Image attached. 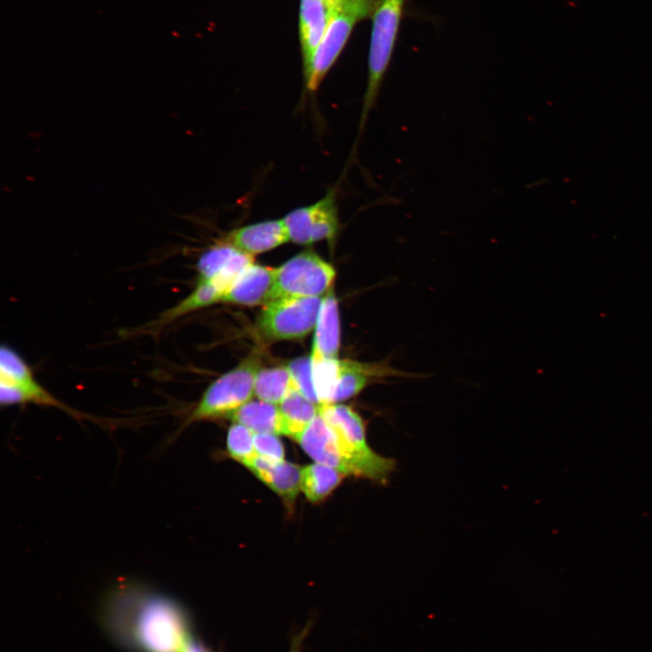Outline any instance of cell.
Here are the masks:
<instances>
[{"mask_svg": "<svg viewBox=\"0 0 652 652\" xmlns=\"http://www.w3.org/2000/svg\"><path fill=\"white\" fill-rule=\"evenodd\" d=\"M101 618L109 636L132 652H183L194 637L188 612L178 601L134 581L110 591Z\"/></svg>", "mask_w": 652, "mask_h": 652, "instance_id": "obj_1", "label": "cell"}, {"mask_svg": "<svg viewBox=\"0 0 652 652\" xmlns=\"http://www.w3.org/2000/svg\"><path fill=\"white\" fill-rule=\"evenodd\" d=\"M295 441L315 463L331 466L344 475L385 484L395 469L396 464L392 458L378 453L362 455L351 450L320 414Z\"/></svg>", "mask_w": 652, "mask_h": 652, "instance_id": "obj_2", "label": "cell"}, {"mask_svg": "<svg viewBox=\"0 0 652 652\" xmlns=\"http://www.w3.org/2000/svg\"><path fill=\"white\" fill-rule=\"evenodd\" d=\"M408 0H377L371 14L368 81L363 96L358 139L374 107L390 65Z\"/></svg>", "mask_w": 652, "mask_h": 652, "instance_id": "obj_3", "label": "cell"}, {"mask_svg": "<svg viewBox=\"0 0 652 652\" xmlns=\"http://www.w3.org/2000/svg\"><path fill=\"white\" fill-rule=\"evenodd\" d=\"M0 402L5 407L26 404L50 407L76 419L98 421L54 397L37 380L25 360L9 346H2L0 351Z\"/></svg>", "mask_w": 652, "mask_h": 652, "instance_id": "obj_4", "label": "cell"}, {"mask_svg": "<svg viewBox=\"0 0 652 652\" xmlns=\"http://www.w3.org/2000/svg\"><path fill=\"white\" fill-rule=\"evenodd\" d=\"M259 369L258 360L251 357L215 380L205 390L186 419L185 426L197 421L228 417L251 400Z\"/></svg>", "mask_w": 652, "mask_h": 652, "instance_id": "obj_5", "label": "cell"}, {"mask_svg": "<svg viewBox=\"0 0 652 652\" xmlns=\"http://www.w3.org/2000/svg\"><path fill=\"white\" fill-rule=\"evenodd\" d=\"M322 297H283L265 304L258 318L262 335L272 340L301 339L315 328Z\"/></svg>", "mask_w": 652, "mask_h": 652, "instance_id": "obj_6", "label": "cell"}, {"mask_svg": "<svg viewBox=\"0 0 652 652\" xmlns=\"http://www.w3.org/2000/svg\"><path fill=\"white\" fill-rule=\"evenodd\" d=\"M334 268L312 251H303L275 268L274 300L321 297L331 289Z\"/></svg>", "mask_w": 652, "mask_h": 652, "instance_id": "obj_7", "label": "cell"}, {"mask_svg": "<svg viewBox=\"0 0 652 652\" xmlns=\"http://www.w3.org/2000/svg\"><path fill=\"white\" fill-rule=\"evenodd\" d=\"M290 241L311 244L333 242L340 229L335 192L331 190L319 201L289 212L283 218Z\"/></svg>", "mask_w": 652, "mask_h": 652, "instance_id": "obj_8", "label": "cell"}, {"mask_svg": "<svg viewBox=\"0 0 652 652\" xmlns=\"http://www.w3.org/2000/svg\"><path fill=\"white\" fill-rule=\"evenodd\" d=\"M362 20V17L353 12L333 10L325 34L308 69L303 72L307 90L314 91L319 88L346 46L355 25Z\"/></svg>", "mask_w": 652, "mask_h": 652, "instance_id": "obj_9", "label": "cell"}, {"mask_svg": "<svg viewBox=\"0 0 652 652\" xmlns=\"http://www.w3.org/2000/svg\"><path fill=\"white\" fill-rule=\"evenodd\" d=\"M275 268L252 264L224 295L222 302L240 305L267 304L274 300Z\"/></svg>", "mask_w": 652, "mask_h": 652, "instance_id": "obj_10", "label": "cell"}, {"mask_svg": "<svg viewBox=\"0 0 652 652\" xmlns=\"http://www.w3.org/2000/svg\"><path fill=\"white\" fill-rule=\"evenodd\" d=\"M257 478L275 492L290 511L301 490L302 468L285 460L273 462L256 455L245 465Z\"/></svg>", "mask_w": 652, "mask_h": 652, "instance_id": "obj_11", "label": "cell"}, {"mask_svg": "<svg viewBox=\"0 0 652 652\" xmlns=\"http://www.w3.org/2000/svg\"><path fill=\"white\" fill-rule=\"evenodd\" d=\"M333 14L325 0H300L298 35L303 72L308 69Z\"/></svg>", "mask_w": 652, "mask_h": 652, "instance_id": "obj_12", "label": "cell"}, {"mask_svg": "<svg viewBox=\"0 0 652 652\" xmlns=\"http://www.w3.org/2000/svg\"><path fill=\"white\" fill-rule=\"evenodd\" d=\"M289 240L283 219H273L236 228L226 235L224 242L254 255L270 251Z\"/></svg>", "mask_w": 652, "mask_h": 652, "instance_id": "obj_13", "label": "cell"}, {"mask_svg": "<svg viewBox=\"0 0 652 652\" xmlns=\"http://www.w3.org/2000/svg\"><path fill=\"white\" fill-rule=\"evenodd\" d=\"M319 414L350 448L361 454L374 452L367 443L364 422L354 409L340 404H322Z\"/></svg>", "mask_w": 652, "mask_h": 652, "instance_id": "obj_14", "label": "cell"}, {"mask_svg": "<svg viewBox=\"0 0 652 652\" xmlns=\"http://www.w3.org/2000/svg\"><path fill=\"white\" fill-rule=\"evenodd\" d=\"M314 329L311 358H337L340 348V317L332 289L322 297Z\"/></svg>", "mask_w": 652, "mask_h": 652, "instance_id": "obj_15", "label": "cell"}, {"mask_svg": "<svg viewBox=\"0 0 652 652\" xmlns=\"http://www.w3.org/2000/svg\"><path fill=\"white\" fill-rule=\"evenodd\" d=\"M282 435L296 439L319 414V405L306 398L293 386L279 404Z\"/></svg>", "mask_w": 652, "mask_h": 652, "instance_id": "obj_16", "label": "cell"}, {"mask_svg": "<svg viewBox=\"0 0 652 652\" xmlns=\"http://www.w3.org/2000/svg\"><path fill=\"white\" fill-rule=\"evenodd\" d=\"M253 433L282 434V417L274 404L264 400H249L228 416Z\"/></svg>", "mask_w": 652, "mask_h": 652, "instance_id": "obj_17", "label": "cell"}, {"mask_svg": "<svg viewBox=\"0 0 652 652\" xmlns=\"http://www.w3.org/2000/svg\"><path fill=\"white\" fill-rule=\"evenodd\" d=\"M345 475L319 463L302 468L301 490L312 503L323 501L340 484Z\"/></svg>", "mask_w": 652, "mask_h": 652, "instance_id": "obj_18", "label": "cell"}, {"mask_svg": "<svg viewBox=\"0 0 652 652\" xmlns=\"http://www.w3.org/2000/svg\"><path fill=\"white\" fill-rule=\"evenodd\" d=\"M294 386L287 367L259 369L254 381V395L261 400L280 404Z\"/></svg>", "mask_w": 652, "mask_h": 652, "instance_id": "obj_19", "label": "cell"}, {"mask_svg": "<svg viewBox=\"0 0 652 652\" xmlns=\"http://www.w3.org/2000/svg\"><path fill=\"white\" fill-rule=\"evenodd\" d=\"M339 366L337 358L312 359V380L320 405L333 403Z\"/></svg>", "mask_w": 652, "mask_h": 652, "instance_id": "obj_20", "label": "cell"}, {"mask_svg": "<svg viewBox=\"0 0 652 652\" xmlns=\"http://www.w3.org/2000/svg\"><path fill=\"white\" fill-rule=\"evenodd\" d=\"M235 246L222 242L204 252L197 262L198 280H208L218 273L237 253Z\"/></svg>", "mask_w": 652, "mask_h": 652, "instance_id": "obj_21", "label": "cell"}, {"mask_svg": "<svg viewBox=\"0 0 652 652\" xmlns=\"http://www.w3.org/2000/svg\"><path fill=\"white\" fill-rule=\"evenodd\" d=\"M226 448L232 458L244 465L257 455L254 445V433L238 423L233 424L228 429Z\"/></svg>", "mask_w": 652, "mask_h": 652, "instance_id": "obj_22", "label": "cell"}, {"mask_svg": "<svg viewBox=\"0 0 652 652\" xmlns=\"http://www.w3.org/2000/svg\"><path fill=\"white\" fill-rule=\"evenodd\" d=\"M287 368L295 388L306 398L320 406L312 380L311 356L296 358L288 364Z\"/></svg>", "mask_w": 652, "mask_h": 652, "instance_id": "obj_23", "label": "cell"}, {"mask_svg": "<svg viewBox=\"0 0 652 652\" xmlns=\"http://www.w3.org/2000/svg\"><path fill=\"white\" fill-rule=\"evenodd\" d=\"M254 445L257 455L273 462L284 460V448L277 435L254 433Z\"/></svg>", "mask_w": 652, "mask_h": 652, "instance_id": "obj_24", "label": "cell"}, {"mask_svg": "<svg viewBox=\"0 0 652 652\" xmlns=\"http://www.w3.org/2000/svg\"><path fill=\"white\" fill-rule=\"evenodd\" d=\"M333 10L350 11L363 20L371 17L377 0H325Z\"/></svg>", "mask_w": 652, "mask_h": 652, "instance_id": "obj_25", "label": "cell"}, {"mask_svg": "<svg viewBox=\"0 0 652 652\" xmlns=\"http://www.w3.org/2000/svg\"><path fill=\"white\" fill-rule=\"evenodd\" d=\"M311 623H308L299 633L292 637L289 652H300L303 641L309 633Z\"/></svg>", "mask_w": 652, "mask_h": 652, "instance_id": "obj_26", "label": "cell"}, {"mask_svg": "<svg viewBox=\"0 0 652 652\" xmlns=\"http://www.w3.org/2000/svg\"><path fill=\"white\" fill-rule=\"evenodd\" d=\"M183 652H214L195 636L188 641Z\"/></svg>", "mask_w": 652, "mask_h": 652, "instance_id": "obj_27", "label": "cell"}]
</instances>
